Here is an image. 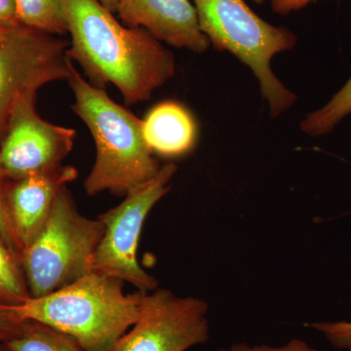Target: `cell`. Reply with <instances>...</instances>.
Listing matches in <instances>:
<instances>
[{
  "label": "cell",
  "mask_w": 351,
  "mask_h": 351,
  "mask_svg": "<svg viewBox=\"0 0 351 351\" xmlns=\"http://www.w3.org/2000/svg\"><path fill=\"white\" fill-rule=\"evenodd\" d=\"M71 34L66 55L90 83L113 85L126 105L151 99L175 75L174 55L142 27H124L98 0H62Z\"/></svg>",
  "instance_id": "cell-1"
},
{
  "label": "cell",
  "mask_w": 351,
  "mask_h": 351,
  "mask_svg": "<svg viewBox=\"0 0 351 351\" xmlns=\"http://www.w3.org/2000/svg\"><path fill=\"white\" fill-rule=\"evenodd\" d=\"M123 281L90 272L75 282L0 308L63 332L87 351H110L138 319L143 292L125 294Z\"/></svg>",
  "instance_id": "cell-2"
},
{
  "label": "cell",
  "mask_w": 351,
  "mask_h": 351,
  "mask_svg": "<svg viewBox=\"0 0 351 351\" xmlns=\"http://www.w3.org/2000/svg\"><path fill=\"white\" fill-rule=\"evenodd\" d=\"M68 82L75 96L73 112L96 144V161L83 184L87 195L108 191L126 195L156 177L162 165L145 142L143 120L115 103L103 88L86 82L75 64Z\"/></svg>",
  "instance_id": "cell-3"
},
{
  "label": "cell",
  "mask_w": 351,
  "mask_h": 351,
  "mask_svg": "<svg viewBox=\"0 0 351 351\" xmlns=\"http://www.w3.org/2000/svg\"><path fill=\"white\" fill-rule=\"evenodd\" d=\"M198 22L210 44L228 51L252 69L276 119L292 107L297 96L284 86L272 71V58L294 49L298 38L287 27L262 19L245 0H193Z\"/></svg>",
  "instance_id": "cell-4"
},
{
  "label": "cell",
  "mask_w": 351,
  "mask_h": 351,
  "mask_svg": "<svg viewBox=\"0 0 351 351\" xmlns=\"http://www.w3.org/2000/svg\"><path fill=\"white\" fill-rule=\"evenodd\" d=\"M104 232L101 219L80 214L68 188L62 189L43 230L21 256L29 295L43 297L92 272Z\"/></svg>",
  "instance_id": "cell-5"
},
{
  "label": "cell",
  "mask_w": 351,
  "mask_h": 351,
  "mask_svg": "<svg viewBox=\"0 0 351 351\" xmlns=\"http://www.w3.org/2000/svg\"><path fill=\"white\" fill-rule=\"evenodd\" d=\"M176 172L174 163L163 164L156 177L132 189L119 206L99 217L105 232L95 252L92 271L131 284L140 292L158 287L156 279L138 262V240L147 215L169 193Z\"/></svg>",
  "instance_id": "cell-6"
},
{
  "label": "cell",
  "mask_w": 351,
  "mask_h": 351,
  "mask_svg": "<svg viewBox=\"0 0 351 351\" xmlns=\"http://www.w3.org/2000/svg\"><path fill=\"white\" fill-rule=\"evenodd\" d=\"M69 43L20 24L0 31V141L14 108L48 83L68 80Z\"/></svg>",
  "instance_id": "cell-7"
},
{
  "label": "cell",
  "mask_w": 351,
  "mask_h": 351,
  "mask_svg": "<svg viewBox=\"0 0 351 351\" xmlns=\"http://www.w3.org/2000/svg\"><path fill=\"white\" fill-rule=\"evenodd\" d=\"M209 306L157 287L143 292L138 319L110 351H186L210 339Z\"/></svg>",
  "instance_id": "cell-8"
},
{
  "label": "cell",
  "mask_w": 351,
  "mask_h": 351,
  "mask_svg": "<svg viewBox=\"0 0 351 351\" xmlns=\"http://www.w3.org/2000/svg\"><path fill=\"white\" fill-rule=\"evenodd\" d=\"M36 97L17 104L0 141V171L6 179L56 169L73 149L75 129L41 119Z\"/></svg>",
  "instance_id": "cell-9"
},
{
  "label": "cell",
  "mask_w": 351,
  "mask_h": 351,
  "mask_svg": "<svg viewBox=\"0 0 351 351\" xmlns=\"http://www.w3.org/2000/svg\"><path fill=\"white\" fill-rule=\"evenodd\" d=\"M117 13L128 27H142L176 48L202 54L211 45L189 0H121Z\"/></svg>",
  "instance_id": "cell-10"
},
{
  "label": "cell",
  "mask_w": 351,
  "mask_h": 351,
  "mask_svg": "<svg viewBox=\"0 0 351 351\" xmlns=\"http://www.w3.org/2000/svg\"><path fill=\"white\" fill-rule=\"evenodd\" d=\"M77 176L75 168L61 165L14 180L7 188L9 212L22 253L43 230L62 189Z\"/></svg>",
  "instance_id": "cell-11"
},
{
  "label": "cell",
  "mask_w": 351,
  "mask_h": 351,
  "mask_svg": "<svg viewBox=\"0 0 351 351\" xmlns=\"http://www.w3.org/2000/svg\"><path fill=\"white\" fill-rule=\"evenodd\" d=\"M143 133L149 149L164 156H181L193 149L197 126L181 104L168 101L152 108L143 120Z\"/></svg>",
  "instance_id": "cell-12"
},
{
  "label": "cell",
  "mask_w": 351,
  "mask_h": 351,
  "mask_svg": "<svg viewBox=\"0 0 351 351\" xmlns=\"http://www.w3.org/2000/svg\"><path fill=\"white\" fill-rule=\"evenodd\" d=\"M3 343L8 351H87L75 339L36 321H20Z\"/></svg>",
  "instance_id": "cell-13"
},
{
  "label": "cell",
  "mask_w": 351,
  "mask_h": 351,
  "mask_svg": "<svg viewBox=\"0 0 351 351\" xmlns=\"http://www.w3.org/2000/svg\"><path fill=\"white\" fill-rule=\"evenodd\" d=\"M350 113L351 76L326 105L309 113L302 120L300 128L306 135L320 137L331 133Z\"/></svg>",
  "instance_id": "cell-14"
},
{
  "label": "cell",
  "mask_w": 351,
  "mask_h": 351,
  "mask_svg": "<svg viewBox=\"0 0 351 351\" xmlns=\"http://www.w3.org/2000/svg\"><path fill=\"white\" fill-rule=\"evenodd\" d=\"M21 24L62 36L68 32L62 0H16Z\"/></svg>",
  "instance_id": "cell-15"
},
{
  "label": "cell",
  "mask_w": 351,
  "mask_h": 351,
  "mask_svg": "<svg viewBox=\"0 0 351 351\" xmlns=\"http://www.w3.org/2000/svg\"><path fill=\"white\" fill-rule=\"evenodd\" d=\"M0 295L4 304H17L31 297L21 263L0 237Z\"/></svg>",
  "instance_id": "cell-16"
},
{
  "label": "cell",
  "mask_w": 351,
  "mask_h": 351,
  "mask_svg": "<svg viewBox=\"0 0 351 351\" xmlns=\"http://www.w3.org/2000/svg\"><path fill=\"white\" fill-rule=\"evenodd\" d=\"M304 325L323 335L332 348L351 351V321H317Z\"/></svg>",
  "instance_id": "cell-17"
},
{
  "label": "cell",
  "mask_w": 351,
  "mask_h": 351,
  "mask_svg": "<svg viewBox=\"0 0 351 351\" xmlns=\"http://www.w3.org/2000/svg\"><path fill=\"white\" fill-rule=\"evenodd\" d=\"M6 178L0 171V237L8 247L9 250L18 258L21 263L22 248L17 239L15 230L9 212L8 203H7V184Z\"/></svg>",
  "instance_id": "cell-18"
},
{
  "label": "cell",
  "mask_w": 351,
  "mask_h": 351,
  "mask_svg": "<svg viewBox=\"0 0 351 351\" xmlns=\"http://www.w3.org/2000/svg\"><path fill=\"white\" fill-rule=\"evenodd\" d=\"M218 351H318L301 339H292L282 346L249 345L246 343H232Z\"/></svg>",
  "instance_id": "cell-19"
},
{
  "label": "cell",
  "mask_w": 351,
  "mask_h": 351,
  "mask_svg": "<svg viewBox=\"0 0 351 351\" xmlns=\"http://www.w3.org/2000/svg\"><path fill=\"white\" fill-rule=\"evenodd\" d=\"M20 24L16 0H0V29Z\"/></svg>",
  "instance_id": "cell-20"
},
{
  "label": "cell",
  "mask_w": 351,
  "mask_h": 351,
  "mask_svg": "<svg viewBox=\"0 0 351 351\" xmlns=\"http://www.w3.org/2000/svg\"><path fill=\"white\" fill-rule=\"evenodd\" d=\"M314 0H270L271 10L278 15L286 16L301 10Z\"/></svg>",
  "instance_id": "cell-21"
},
{
  "label": "cell",
  "mask_w": 351,
  "mask_h": 351,
  "mask_svg": "<svg viewBox=\"0 0 351 351\" xmlns=\"http://www.w3.org/2000/svg\"><path fill=\"white\" fill-rule=\"evenodd\" d=\"M18 324L19 321L14 319L10 314L0 308V341H4Z\"/></svg>",
  "instance_id": "cell-22"
},
{
  "label": "cell",
  "mask_w": 351,
  "mask_h": 351,
  "mask_svg": "<svg viewBox=\"0 0 351 351\" xmlns=\"http://www.w3.org/2000/svg\"><path fill=\"white\" fill-rule=\"evenodd\" d=\"M99 2L113 14L117 13V8L121 0H98Z\"/></svg>",
  "instance_id": "cell-23"
},
{
  "label": "cell",
  "mask_w": 351,
  "mask_h": 351,
  "mask_svg": "<svg viewBox=\"0 0 351 351\" xmlns=\"http://www.w3.org/2000/svg\"><path fill=\"white\" fill-rule=\"evenodd\" d=\"M254 2H255V3H257V4H263V2L265 1V0H253Z\"/></svg>",
  "instance_id": "cell-24"
},
{
  "label": "cell",
  "mask_w": 351,
  "mask_h": 351,
  "mask_svg": "<svg viewBox=\"0 0 351 351\" xmlns=\"http://www.w3.org/2000/svg\"><path fill=\"white\" fill-rule=\"evenodd\" d=\"M2 346H3V343H2ZM0 351H8L7 350V348H5V346H2V348H0Z\"/></svg>",
  "instance_id": "cell-25"
},
{
  "label": "cell",
  "mask_w": 351,
  "mask_h": 351,
  "mask_svg": "<svg viewBox=\"0 0 351 351\" xmlns=\"http://www.w3.org/2000/svg\"><path fill=\"white\" fill-rule=\"evenodd\" d=\"M3 301H2V298H1V295H0V302H2Z\"/></svg>",
  "instance_id": "cell-26"
},
{
  "label": "cell",
  "mask_w": 351,
  "mask_h": 351,
  "mask_svg": "<svg viewBox=\"0 0 351 351\" xmlns=\"http://www.w3.org/2000/svg\"><path fill=\"white\" fill-rule=\"evenodd\" d=\"M0 31H2V29H0Z\"/></svg>",
  "instance_id": "cell-27"
}]
</instances>
